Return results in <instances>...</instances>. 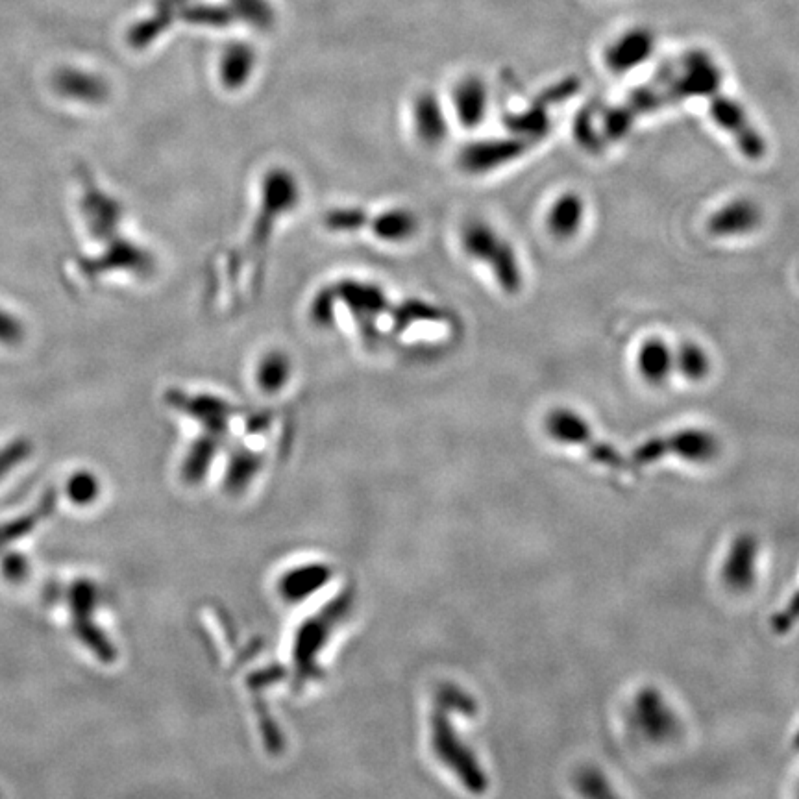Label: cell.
<instances>
[{
    "mask_svg": "<svg viewBox=\"0 0 799 799\" xmlns=\"http://www.w3.org/2000/svg\"><path fill=\"white\" fill-rule=\"evenodd\" d=\"M711 113H713V119L718 126L727 130L737 141L738 148L742 150V154L746 158H750V160L763 158L764 152H766L764 139L751 126L748 115L735 100L720 97L718 93H714L713 100H711Z\"/></svg>",
    "mask_w": 799,
    "mask_h": 799,
    "instance_id": "obj_5",
    "label": "cell"
},
{
    "mask_svg": "<svg viewBox=\"0 0 799 799\" xmlns=\"http://www.w3.org/2000/svg\"><path fill=\"white\" fill-rule=\"evenodd\" d=\"M763 222V211L750 198L731 200L718 209L707 222V230L714 237H735L751 234Z\"/></svg>",
    "mask_w": 799,
    "mask_h": 799,
    "instance_id": "obj_7",
    "label": "cell"
},
{
    "mask_svg": "<svg viewBox=\"0 0 799 799\" xmlns=\"http://www.w3.org/2000/svg\"><path fill=\"white\" fill-rule=\"evenodd\" d=\"M67 496L76 505H89L99 496V481L91 472H78L67 483Z\"/></svg>",
    "mask_w": 799,
    "mask_h": 799,
    "instance_id": "obj_23",
    "label": "cell"
},
{
    "mask_svg": "<svg viewBox=\"0 0 799 799\" xmlns=\"http://www.w3.org/2000/svg\"><path fill=\"white\" fill-rule=\"evenodd\" d=\"M71 613L74 637L86 646L102 663H113L117 650L108 635L95 624V609L99 602V589L91 579H74L71 585L62 587Z\"/></svg>",
    "mask_w": 799,
    "mask_h": 799,
    "instance_id": "obj_1",
    "label": "cell"
},
{
    "mask_svg": "<svg viewBox=\"0 0 799 799\" xmlns=\"http://www.w3.org/2000/svg\"><path fill=\"white\" fill-rule=\"evenodd\" d=\"M215 450H217V443H215V439L211 435L200 439L187 455V459H185V480L189 481V483H198V481L202 480L206 476V470L211 465L213 457H215Z\"/></svg>",
    "mask_w": 799,
    "mask_h": 799,
    "instance_id": "obj_22",
    "label": "cell"
},
{
    "mask_svg": "<svg viewBox=\"0 0 799 799\" xmlns=\"http://www.w3.org/2000/svg\"><path fill=\"white\" fill-rule=\"evenodd\" d=\"M492 274L494 278L500 283V287L504 289L505 293H517L522 287V269L518 263L517 254L513 250V246L509 245L507 241H502L498 250L494 252L491 261Z\"/></svg>",
    "mask_w": 799,
    "mask_h": 799,
    "instance_id": "obj_19",
    "label": "cell"
},
{
    "mask_svg": "<svg viewBox=\"0 0 799 799\" xmlns=\"http://www.w3.org/2000/svg\"><path fill=\"white\" fill-rule=\"evenodd\" d=\"M452 104L457 121H461L467 128L478 126L487 110V89L480 78L468 76L457 82L452 93Z\"/></svg>",
    "mask_w": 799,
    "mask_h": 799,
    "instance_id": "obj_11",
    "label": "cell"
},
{
    "mask_svg": "<svg viewBox=\"0 0 799 799\" xmlns=\"http://www.w3.org/2000/svg\"><path fill=\"white\" fill-rule=\"evenodd\" d=\"M502 241L504 239L496 234L487 222L483 221L468 222L461 234V243H463L467 256L481 261V263H487V265Z\"/></svg>",
    "mask_w": 799,
    "mask_h": 799,
    "instance_id": "obj_17",
    "label": "cell"
},
{
    "mask_svg": "<svg viewBox=\"0 0 799 799\" xmlns=\"http://www.w3.org/2000/svg\"><path fill=\"white\" fill-rule=\"evenodd\" d=\"M664 455L677 454L692 463H707L713 461L714 455L720 450V443L711 431L687 430L676 431L668 437H663Z\"/></svg>",
    "mask_w": 799,
    "mask_h": 799,
    "instance_id": "obj_8",
    "label": "cell"
},
{
    "mask_svg": "<svg viewBox=\"0 0 799 799\" xmlns=\"http://www.w3.org/2000/svg\"><path fill=\"white\" fill-rule=\"evenodd\" d=\"M54 504H56L54 492H47L32 513H26L23 517L13 518L10 522L0 524V552L4 548H8L12 542L21 541V539H25L26 535H30L45 518L52 515Z\"/></svg>",
    "mask_w": 799,
    "mask_h": 799,
    "instance_id": "obj_15",
    "label": "cell"
},
{
    "mask_svg": "<svg viewBox=\"0 0 799 799\" xmlns=\"http://www.w3.org/2000/svg\"><path fill=\"white\" fill-rule=\"evenodd\" d=\"M413 124L418 139L426 145H437L446 137L448 132L446 115L441 102L433 93L418 95L413 104Z\"/></svg>",
    "mask_w": 799,
    "mask_h": 799,
    "instance_id": "obj_10",
    "label": "cell"
},
{
    "mask_svg": "<svg viewBox=\"0 0 799 799\" xmlns=\"http://www.w3.org/2000/svg\"><path fill=\"white\" fill-rule=\"evenodd\" d=\"M544 426H546V431H548V435L552 439L559 441V443L585 446L591 452L594 461L602 463L605 467H620L622 465V459H620V455H618L615 448L609 446V444L596 441L594 435H592L591 426L576 411L566 409V407L554 409L546 417Z\"/></svg>",
    "mask_w": 799,
    "mask_h": 799,
    "instance_id": "obj_3",
    "label": "cell"
},
{
    "mask_svg": "<svg viewBox=\"0 0 799 799\" xmlns=\"http://www.w3.org/2000/svg\"><path fill=\"white\" fill-rule=\"evenodd\" d=\"M19 457L21 454L15 450V452H8V454L0 455V478L10 470V468L19 461Z\"/></svg>",
    "mask_w": 799,
    "mask_h": 799,
    "instance_id": "obj_27",
    "label": "cell"
},
{
    "mask_svg": "<svg viewBox=\"0 0 799 799\" xmlns=\"http://www.w3.org/2000/svg\"><path fill=\"white\" fill-rule=\"evenodd\" d=\"M653 50L652 36L648 32H633L620 37L615 47L609 50L607 60L616 71H626L629 67L639 65Z\"/></svg>",
    "mask_w": 799,
    "mask_h": 799,
    "instance_id": "obj_16",
    "label": "cell"
},
{
    "mask_svg": "<svg viewBox=\"0 0 799 799\" xmlns=\"http://www.w3.org/2000/svg\"><path fill=\"white\" fill-rule=\"evenodd\" d=\"M30 570L32 568H30L28 559H26L25 555L19 554V552H10V554L4 555L2 561H0L2 576L8 583H13V585L25 583L28 576H30Z\"/></svg>",
    "mask_w": 799,
    "mask_h": 799,
    "instance_id": "obj_25",
    "label": "cell"
},
{
    "mask_svg": "<svg viewBox=\"0 0 799 799\" xmlns=\"http://www.w3.org/2000/svg\"><path fill=\"white\" fill-rule=\"evenodd\" d=\"M332 576L324 565H304L289 570L280 581V594L287 602H304L311 594L322 589Z\"/></svg>",
    "mask_w": 799,
    "mask_h": 799,
    "instance_id": "obj_12",
    "label": "cell"
},
{
    "mask_svg": "<svg viewBox=\"0 0 799 799\" xmlns=\"http://www.w3.org/2000/svg\"><path fill=\"white\" fill-rule=\"evenodd\" d=\"M258 56L248 43L235 41L222 50L219 58V80L226 89H241L256 71Z\"/></svg>",
    "mask_w": 799,
    "mask_h": 799,
    "instance_id": "obj_9",
    "label": "cell"
},
{
    "mask_svg": "<svg viewBox=\"0 0 799 799\" xmlns=\"http://www.w3.org/2000/svg\"><path fill=\"white\" fill-rule=\"evenodd\" d=\"M433 750L437 753V757L448 764L450 768H454L457 775L463 777L465 785L472 790H480L483 787V777L480 774V768L476 763H472L470 755L467 750L461 746V742L455 738L454 731L450 727V720L444 713L443 705L439 707V711L433 716Z\"/></svg>",
    "mask_w": 799,
    "mask_h": 799,
    "instance_id": "obj_4",
    "label": "cell"
},
{
    "mask_svg": "<svg viewBox=\"0 0 799 799\" xmlns=\"http://www.w3.org/2000/svg\"><path fill=\"white\" fill-rule=\"evenodd\" d=\"M529 147V139H502L481 141L468 145L461 154V167L468 173H487L507 161L515 160Z\"/></svg>",
    "mask_w": 799,
    "mask_h": 799,
    "instance_id": "obj_6",
    "label": "cell"
},
{
    "mask_svg": "<svg viewBox=\"0 0 799 799\" xmlns=\"http://www.w3.org/2000/svg\"><path fill=\"white\" fill-rule=\"evenodd\" d=\"M258 467L259 461L254 455H239L228 470V489L234 492L243 491L246 483L254 478Z\"/></svg>",
    "mask_w": 799,
    "mask_h": 799,
    "instance_id": "obj_24",
    "label": "cell"
},
{
    "mask_svg": "<svg viewBox=\"0 0 799 799\" xmlns=\"http://www.w3.org/2000/svg\"><path fill=\"white\" fill-rule=\"evenodd\" d=\"M367 221L365 211L361 209H337L326 215V226L330 230H337V232H348V230H357L361 228Z\"/></svg>",
    "mask_w": 799,
    "mask_h": 799,
    "instance_id": "obj_26",
    "label": "cell"
},
{
    "mask_svg": "<svg viewBox=\"0 0 799 799\" xmlns=\"http://www.w3.org/2000/svg\"><path fill=\"white\" fill-rule=\"evenodd\" d=\"M350 596H339L335 602L328 605L313 618L306 620V624L298 629L296 633L295 646H293V657H295L298 679L308 681L309 677L315 676L317 672V655L320 648L328 642L333 629L343 622V618L350 611Z\"/></svg>",
    "mask_w": 799,
    "mask_h": 799,
    "instance_id": "obj_2",
    "label": "cell"
},
{
    "mask_svg": "<svg viewBox=\"0 0 799 799\" xmlns=\"http://www.w3.org/2000/svg\"><path fill=\"white\" fill-rule=\"evenodd\" d=\"M674 369L679 370L690 382H700L711 372V359L696 343H685L674 354Z\"/></svg>",
    "mask_w": 799,
    "mask_h": 799,
    "instance_id": "obj_21",
    "label": "cell"
},
{
    "mask_svg": "<svg viewBox=\"0 0 799 799\" xmlns=\"http://www.w3.org/2000/svg\"><path fill=\"white\" fill-rule=\"evenodd\" d=\"M585 219V202L576 193L557 198L548 213V230L557 239H570L581 230Z\"/></svg>",
    "mask_w": 799,
    "mask_h": 799,
    "instance_id": "obj_13",
    "label": "cell"
},
{
    "mask_svg": "<svg viewBox=\"0 0 799 799\" xmlns=\"http://www.w3.org/2000/svg\"><path fill=\"white\" fill-rule=\"evenodd\" d=\"M372 230L382 241L402 243L417 234V217L407 209H393L378 215L372 222Z\"/></svg>",
    "mask_w": 799,
    "mask_h": 799,
    "instance_id": "obj_18",
    "label": "cell"
},
{
    "mask_svg": "<svg viewBox=\"0 0 799 799\" xmlns=\"http://www.w3.org/2000/svg\"><path fill=\"white\" fill-rule=\"evenodd\" d=\"M291 376L289 357L282 352H271L261 359L258 367L259 389L265 393H278Z\"/></svg>",
    "mask_w": 799,
    "mask_h": 799,
    "instance_id": "obj_20",
    "label": "cell"
},
{
    "mask_svg": "<svg viewBox=\"0 0 799 799\" xmlns=\"http://www.w3.org/2000/svg\"><path fill=\"white\" fill-rule=\"evenodd\" d=\"M640 376L648 383L659 385L666 382L674 370V352L663 339L655 337L640 346L637 357Z\"/></svg>",
    "mask_w": 799,
    "mask_h": 799,
    "instance_id": "obj_14",
    "label": "cell"
}]
</instances>
